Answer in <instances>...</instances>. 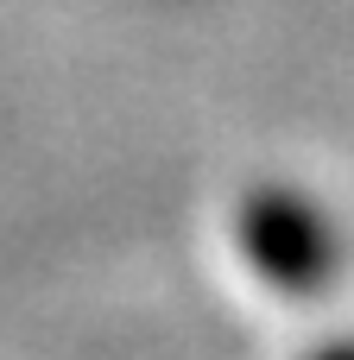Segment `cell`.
Masks as SVG:
<instances>
[{"label": "cell", "mask_w": 354, "mask_h": 360, "mask_svg": "<svg viewBox=\"0 0 354 360\" xmlns=\"http://www.w3.org/2000/svg\"><path fill=\"white\" fill-rule=\"evenodd\" d=\"M234 247H241V259L272 291H291V297L323 291L336 278V259H342L329 215L304 190H285V184H266V190L241 196V209H234Z\"/></svg>", "instance_id": "6da1fadb"}, {"label": "cell", "mask_w": 354, "mask_h": 360, "mask_svg": "<svg viewBox=\"0 0 354 360\" xmlns=\"http://www.w3.org/2000/svg\"><path fill=\"white\" fill-rule=\"evenodd\" d=\"M317 360H354V342H336V348H323Z\"/></svg>", "instance_id": "7a4b0ae2"}]
</instances>
